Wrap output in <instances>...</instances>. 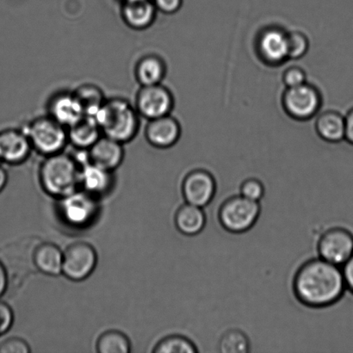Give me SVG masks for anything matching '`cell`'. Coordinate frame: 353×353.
I'll return each mask as SVG.
<instances>
[{"instance_id":"2e32d148","label":"cell","mask_w":353,"mask_h":353,"mask_svg":"<svg viewBox=\"0 0 353 353\" xmlns=\"http://www.w3.org/2000/svg\"><path fill=\"white\" fill-rule=\"evenodd\" d=\"M124 144L108 137L99 138L88 152V160L100 168L114 172L123 164L125 150Z\"/></svg>"},{"instance_id":"7402d4cb","label":"cell","mask_w":353,"mask_h":353,"mask_svg":"<svg viewBox=\"0 0 353 353\" xmlns=\"http://www.w3.org/2000/svg\"><path fill=\"white\" fill-rule=\"evenodd\" d=\"M33 262L38 271L43 274L60 276L63 265V251L57 245L45 242L34 249Z\"/></svg>"},{"instance_id":"8fae6325","label":"cell","mask_w":353,"mask_h":353,"mask_svg":"<svg viewBox=\"0 0 353 353\" xmlns=\"http://www.w3.org/2000/svg\"><path fill=\"white\" fill-rule=\"evenodd\" d=\"M216 193V181L210 172L196 169L185 176L182 194L185 203L201 208L212 202Z\"/></svg>"},{"instance_id":"8d00e7d4","label":"cell","mask_w":353,"mask_h":353,"mask_svg":"<svg viewBox=\"0 0 353 353\" xmlns=\"http://www.w3.org/2000/svg\"><path fill=\"white\" fill-rule=\"evenodd\" d=\"M8 182V174L5 168L0 165V192H2Z\"/></svg>"},{"instance_id":"83f0119b","label":"cell","mask_w":353,"mask_h":353,"mask_svg":"<svg viewBox=\"0 0 353 353\" xmlns=\"http://www.w3.org/2000/svg\"><path fill=\"white\" fill-rule=\"evenodd\" d=\"M288 57L290 60H299L305 57L310 50V41L306 34L301 31L287 33Z\"/></svg>"},{"instance_id":"52a82bcc","label":"cell","mask_w":353,"mask_h":353,"mask_svg":"<svg viewBox=\"0 0 353 353\" xmlns=\"http://www.w3.org/2000/svg\"><path fill=\"white\" fill-rule=\"evenodd\" d=\"M282 105L287 115L303 122L317 115L323 105V97L316 86L306 82L296 88H286Z\"/></svg>"},{"instance_id":"7a4b0ae2","label":"cell","mask_w":353,"mask_h":353,"mask_svg":"<svg viewBox=\"0 0 353 353\" xmlns=\"http://www.w3.org/2000/svg\"><path fill=\"white\" fill-rule=\"evenodd\" d=\"M94 119L103 136L123 144L130 143L139 133L141 117L125 99H106Z\"/></svg>"},{"instance_id":"5bb4252c","label":"cell","mask_w":353,"mask_h":353,"mask_svg":"<svg viewBox=\"0 0 353 353\" xmlns=\"http://www.w3.org/2000/svg\"><path fill=\"white\" fill-rule=\"evenodd\" d=\"M181 134L179 121L168 115L148 121L144 136L150 146L158 150H168L178 143Z\"/></svg>"},{"instance_id":"ba28073f","label":"cell","mask_w":353,"mask_h":353,"mask_svg":"<svg viewBox=\"0 0 353 353\" xmlns=\"http://www.w3.org/2000/svg\"><path fill=\"white\" fill-rule=\"evenodd\" d=\"M98 261V254L91 244L74 242L63 251L62 274L71 281H84L95 271Z\"/></svg>"},{"instance_id":"836d02e7","label":"cell","mask_w":353,"mask_h":353,"mask_svg":"<svg viewBox=\"0 0 353 353\" xmlns=\"http://www.w3.org/2000/svg\"><path fill=\"white\" fill-rule=\"evenodd\" d=\"M347 290L353 295V254L350 259L341 266Z\"/></svg>"},{"instance_id":"6da1fadb","label":"cell","mask_w":353,"mask_h":353,"mask_svg":"<svg viewBox=\"0 0 353 353\" xmlns=\"http://www.w3.org/2000/svg\"><path fill=\"white\" fill-rule=\"evenodd\" d=\"M292 289L299 303L312 309L334 305L347 290L341 266L320 257L300 266L294 276Z\"/></svg>"},{"instance_id":"cb8c5ba5","label":"cell","mask_w":353,"mask_h":353,"mask_svg":"<svg viewBox=\"0 0 353 353\" xmlns=\"http://www.w3.org/2000/svg\"><path fill=\"white\" fill-rule=\"evenodd\" d=\"M72 92L81 103L85 116L94 117L106 101L103 90L92 83L82 84Z\"/></svg>"},{"instance_id":"f546056e","label":"cell","mask_w":353,"mask_h":353,"mask_svg":"<svg viewBox=\"0 0 353 353\" xmlns=\"http://www.w3.org/2000/svg\"><path fill=\"white\" fill-rule=\"evenodd\" d=\"M283 82L286 88H296V86L305 84L307 82L306 72L299 67L286 69L283 74Z\"/></svg>"},{"instance_id":"4dcf8cb0","label":"cell","mask_w":353,"mask_h":353,"mask_svg":"<svg viewBox=\"0 0 353 353\" xmlns=\"http://www.w3.org/2000/svg\"><path fill=\"white\" fill-rule=\"evenodd\" d=\"M31 348L23 339L12 337L0 343V353H30Z\"/></svg>"},{"instance_id":"1f68e13d","label":"cell","mask_w":353,"mask_h":353,"mask_svg":"<svg viewBox=\"0 0 353 353\" xmlns=\"http://www.w3.org/2000/svg\"><path fill=\"white\" fill-rule=\"evenodd\" d=\"M14 323V312L9 304L0 300V337L5 335Z\"/></svg>"},{"instance_id":"d6986e66","label":"cell","mask_w":353,"mask_h":353,"mask_svg":"<svg viewBox=\"0 0 353 353\" xmlns=\"http://www.w3.org/2000/svg\"><path fill=\"white\" fill-rule=\"evenodd\" d=\"M167 64L160 55H143L134 65V79L140 86L162 84L167 76Z\"/></svg>"},{"instance_id":"74e56055","label":"cell","mask_w":353,"mask_h":353,"mask_svg":"<svg viewBox=\"0 0 353 353\" xmlns=\"http://www.w3.org/2000/svg\"><path fill=\"white\" fill-rule=\"evenodd\" d=\"M125 1H138V0H125Z\"/></svg>"},{"instance_id":"9a60e30c","label":"cell","mask_w":353,"mask_h":353,"mask_svg":"<svg viewBox=\"0 0 353 353\" xmlns=\"http://www.w3.org/2000/svg\"><path fill=\"white\" fill-rule=\"evenodd\" d=\"M47 108V115L67 129L85 116L81 103L72 92L55 93L48 100Z\"/></svg>"},{"instance_id":"d590c367","label":"cell","mask_w":353,"mask_h":353,"mask_svg":"<svg viewBox=\"0 0 353 353\" xmlns=\"http://www.w3.org/2000/svg\"><path fill=\"white\" fill-rule=\"evenodd\" d=\"M8 286V275L5 266L0 261V299L3 296Z\"/></svg>"},{"instance_id":"9c48e42d","label":"cell","mask_w":353,"mask_h":353,"mask_svg":"<svg viewBox=\"0 0 353 353\" xmlns=\"http://www.w3.org/2000/svg\"><path fill=\"white\" fill-rule=\"evenodd\" d=\"M174 103V97L170 90L159 84L141 86L134 105L141 119L150 121L171 115Z\"/></svg>"},{"instance_id":"e575fe53","label":"cell","mask_w":353,"mask_h":353,"mask_svg":"<svg viewBox=\"0 0 353 353\" xmlns=\"http://www.w3.org/2000/svg\"><path fill=\"white\" fill-rule=\"evenodd\" d=\"M345 139L347 140L349 143L353 145V109L347 113V117H345Z\"/></svg>"},{"instance_id":"277c9868","label":"cell","mask_w":353,"mask_h":353,"mask_svg":"<svg viewBox=\"0 0 353 353\" xmlns=\"http://www.w3.org/2000/svg\"><path fill=\"white\" fill-rule=\"evenodd\" d=\"M33 151L44 157L62 153L68 146V129L51 117H38L22 129Z\"/></svg>"},{"instance_id":"603a6c76","label":"cell","mask_w":353,"mask_h":353,"mask_svg":"<svg viewBox=\"0 0 353 353\" xmlns=\"http://www.w3.org/2000/svg\"><path fill=\"white\" fill-rule=\"evenodd\" d=\"M316 130L321 139L327 143H341L345 136V117L334 110L321 113L316 119Z\"/></svg>"},{"instance_id":"44dd1931","label":"cell","mask_w":353,"mask_h":353,"mask_svg":"<svg viewBox=\"0 0 353 353\" xmlns=\"http://www.w3.org/2000/svg\"><path fill=\"white\" fill-rule=\"evenodd\" d=\"M206 214L203 208L185 203L176 211L174 223L176 230L185 236L199 234L206 226Z\"/></svg>"},{"instance_id":"484cf974","label":"cell","mask_w":353,"mask_h":353,"mask_svg":"<svg viewBox=\"0 0 353 353\" xmlns=\"http://www.w3.org/2000/svg\"><path fill=\"white\" fill-rule=\"evenodd\" d=\"M250 347L247 334L235 328L225 332L218 342V351L223 353H247Z\"/></svg>"},{"instance_id":"7c38bea8","label":"cell","mask_w":353,"mask_h":353,"mask_svg":"<svg viewBox=\"0 0 353 353\" xmlns=\"http://www.w3.org/2000/svg\"><path fill=\"white\" fill-rule=\"evenodd\" d=\"M29 138L22 129L0 130V161L12 165L23 164L32 153Z\"/></svg>"},{"instance_id":"e0dca14e","label":"cell","mask_w":353,"mask_h":353,"mask_svg":"<svg viewBox=\"0 0 353 353\" xmlns=\"http://www.w3.org/2000/svg\"><path fill=\"white\" fill-rule=\"evenodd\" d=\"M113 172L88 161L81 165L79 188L98 199L110 192L113 185Z\"/></svg>"},{"instance_id":"3957f363","label":"cell","mask_w":353,"mask_h":353,"mask_svg":"<svg viewBox=\"0 0 353 353\" xmlns=\"http://www.w3.org/2000/svg\"><path fill=\"white\" fill-rule=\"evenodd\" d=\"M81 167L74 157L64 152L45 157L39 169V181L45 192L61 199L79 189Z\"/></svg>"},{"instance_id":"f1b7e54d","label":"cell","mask_w":353,"mask_h":353,"mask_svg":"<svg viewBox=\"0 0 353 353\" xmlns=\"http://www.w3.org/2000/svg\"><path fill=\"white\" fill-rule=\"evenodd\" d=\"M265 188L264 183L261 180L251 178L244 180L240 187V194L247 199L261 202L264 197Z\"/></svg>"},{"instance_id":"4316f807","label":"cell","mask_w":353,"mask_h":353,"mask_svg":"<svg viewBox=\"0 0 353 353\" xmlns=\"http://www.w3.org/2000/svg\"><path fill=\"white\" fill-rule=\"evenodd\" d=\"M154 353H197L199 349L190 339L174 334L162 339L152 350Z\"/></svg>"},{"instance_id":"d6a6232c","label":"cell","mask_w":353,"mask_h":353,"mask_svg":"<svg viewBox=\"0 0 353 353\" xmlns=\"http://www.w3.org/2000/svg\"><path fill=\"white\" fill-rule=\"evenodd\" d=\"M155 8L165 15H174L181 9L183 0H154Z\"/></svg>"},{"instance_id":"4fadbf2b","label":"cell","mask_w":353,"mask_h":353,"mask_svg":"<svg viewBox=\"0 0 353 353\" xmlns=\"http://www.w3.org/2000/svg\"><path fill=\"white\" fill-rule=\"evenodd\" d=\"M259 57L270 65H281L288 60V41L285 31L270 27L261 31L257 40Z\"/></svg>"},{"instance_id":"8992f818","label":"cell","mask_w":353,"mask_h":353,"mask_svg":"<svg viewBox=\"0 0 353 353\" xmlns=\"http://www.w3.org/2000/svg\"><path fill=\"white\" fill-rule=\"evenodd\" d=\"M57 212L65 224L74 228H85L98 216V199L82 189L57 199Z\"/></svg>"},{"instance_id":"ffe728a7","label":"cell","mask_w":353,"mask_h":353,"mask_svg":"<svg viewBox=\"0 0 353 353\" xmlns=\"http://www.w3.org/2000/svg\"><path fill=\"white\" fill-rule=\"evenodd\" d=\"M102 134L94 117L85 116L68 129L69 144L79 151L88 150Z\"/></svg>"},{"instance_id":"5b68a950","label":"cell","mask_w":353,"mask_h":353,"mask_svg":"<svg viewBox=\"0 0 353 353\" xmlns=\"http://www.w3.org/2000/svg\"><path fill=\"white\" fill-rule=\"evenodd\" d=\"M261 213L259 202L240 195L228 197L218 211L221 226L231 234H243L254 228Z\"/></svg>"},{"instance_id":"30bf717a","label":"cell","mask_w":353,"mask_h":353,"mask_svg":"<svg viewBox=\"0 0 353 353\" xmlns=\"http://www.w3.org/2000/svg\"><path fill=\"white\" fill-rule=\"evenodd\" d=\"M317 252L321 259L341 268L353 254V234L345 228H330L318 241Z\"/></svg>"},{"instance_id":"ac0fdd59","label":"cell","mask_w":353,"mask_h":353,"mask_svg":"<svg viewBox=\"0 0 353 353\" xmlns=\"http://www.w3.org/2000/svg\"><path fill=\"white\" fill-rule=\"evenodd\" d=\"M158 10L150 0L125 1L121 9L123 23L130 29L141 31L153 26Z\"/></svg>"},{"instance_id":"d4e9b609","label":"cell","mask_w":353,"mask_h":353,"mask_svg":"<svg viewBox=\"0 0 353 353\" xmlns=\"http://www.w3.org/2000/svg\"><path fill=\"white\" fill-rule=\"evenodd\" d=\"M96 350L99 353H130L131 343L130 339L122 332L108 330L99 337Z\"/></svg>"}]
</instances>
